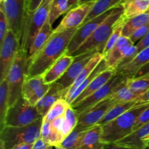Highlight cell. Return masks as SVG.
<instances>
[{
    "instance_id": "8d00e7d4",
    "label": "cell",
    "mask_w": 149,
    "mask_h": 149,
    "mask_svg": "<svg viewBox=\"0 0 149 149\" xmlns=\"http://www.w3.org/2000/svg\"><path fill=\"white\" fill-rule=\"evenodd\" d=\"M125 17L124 16H122V17L121 18V20H119L118 24L116 25V28L113 30V33H112L111 36H110V38L109 39L108 42H106V45H105V48L103 49V57L106 55H107L108 52L113 47V46L115 45V44L116 43V42L118 41V39L122 36V28H123L124 23H125Z\"/></svg>"
},
{
    "instance_id": "f6af8a7d",
    "label": "cell",
    "mask_w": 149,
    "mask_h": 149,
    "mask_svg": "<svg viewBox=\"0 0 149 149\" xmlns=\"http://www.w3.org/2000/svg\"><path fill=\"white\" fill-rule=\"evenodd\" d=\"M137 101L142 105L149 104V89L141 97H139V99Z\"/></svg>"
},
{
    "instance_id": "603a6c76",
    "label": "cell",
    "mask_w": 149,
    "mask_h": 149,
    "mask_svg": "<svg viewBox=\"0 0 149 149\" xmlns=\"http://www.w3.org/2000/svg\"><path fill=\"white\" fill-rule=\"evenodd\" d=\"M126 19L143 14L149 10V0H123L120 4Z\"/></svg>"
},
{
    "instance_id": "681fc988",
    "label": "cell",
    "mask_w": 149,
    "mask_h": 149,
    "mask_svg": "<svg viewBox=\"0 0 149 149\" xmlns=\"http://www.w3.org/2000/svg\"><path fill=\"white\" fill-rule=\"evenodd\" d=\"M97 0H80L79 3V4H85V3H89V2H95Z\"/></svg>"
},
{
    "instance_id": "2e32d148",
    "label": "cell",
    "mask_w": 149,
    "mask_h": 149,
    "mask_svg": "<svg viewBox=\"0 0 149 149\" xmlns=\"http://www.w3.org/2000/svg\"><path fill=\"white\" fill-rule=\"evenodd\" d=\"M133 45H135L130 38L123 36H121L113 47L108 52L107 55L103 57L109 68L115 71L125 54Z\"/></svg>"
},
{
    "instance_id": "ffe728a7",
    "label": "cell",
    "mask_w": 149,
    "mask_h": 149,
    "mask_svg": "<svg viewBox=\"0 0 149 149\" xmlns=\"http://www.w3.org/2000/svg\"><path fill=\"white\" fill-rule=\"evenodd\" d=\"M60 99H63V90L58 82L51 84L49 91L36 103V107L39 114L45 117L49 109Z\"/></svg>"
},
{
    "instance_id": "db71d44e",
    "label": "cell",
    "mask_w": 149,
    "mask_h": 149,
    "mask_svg": "<svg viewBox=\"0 0 149 149\" xmlns=\"http://www.w3.org/2000/svg\"><path fill=\"white\" fill-rule=\"evenodd\" d=\"M46 149H52V146H47V148Z\"/></svg>"
},
{
    "instance_id": "c3c4849f",
    "label": "cell",
    "mask_w": 149,
    "mask_h": 149,
    "mask_svg": "<svg viewBox=\"0 0 149 149\" xmlns=\"http://www.w3.org/2000/svg\"><path fill=\"white\" fill-rule=\"evenodd\" d=\"M80 0H68V11L79 5Z\"/></svg>"
},
{
    "instance_id": "60d3db41",
    "label": "cell",
    "mask_w": 149,
    "mask_h": 149,
    "mask_svg": "<svg viewBox=\"0 0 149 149\" xmlns=\"http://www.w3.org/2000/svg\"><path fill=\"white\" fill-rule=\"evenodd\" d=\"M43 0H26V10L27 13H34L41 5Z\"/></svg>"
},
{
    "instance_id": "74e56055",
    "label": "cell",
    "mask_w": 149,
    "mask_h": 149,
    "mask_svg": "<svg viewBox=\"0 0 149 149\" xmlns=\"http://www.w3.org/2000/svg\"><path fill=\"white\" fill-rule=\"evenodd\" d=\"M148 123H149V105L137 118L133 127V132L138 130Z\"/></svg>"
},
{
    "instance_id": "83f0119b",
    "label": "cell",
    "mask_w": 149,
    "mask_h": 149,
    "mask_svg": "<svg viewBox=\"0 0 149 149\" xmlns=\"http://www.w3.org/2000/svg\"><path fill=\"white\" fill-rule=\"evenodd\" d=\"M141 103H138V101H132L128 102V103H118L114 107L112 108L107 114L103 117V119L100 121L97 125L103 126L109 122H111L113 119H116L117 117L120 116L121 115L124 114L128 111L131 110L132 109L135 108V106H141Z\"/></svg>"
},
{
    "instance_id": "d6a6232c",
    "label": "cell",
    "mask_w": 149,
    "mask_h": 149,
    "mask_svg": "<svg viewBox=\"0 0 149 149\" xmlns=\"http://www.w3.org/2000/svg\"><path fill=\"white\" fill-rule=\"evenodd\" d=\"M64 116H65V122L62 130V135L64 138H65L77 127L79 115L74 110V109L69 106Z\"/></svg>"
},
{
    "instance_id": "d4e9b609",
    "label": "cell",
    "mask_w": 149,
    "mask_h": 149,
    "mask_svg": "<svg viewBox=\"0 0 149 149\" xmlns=\"http://www.w3.org/2000/svg\"><path fill=\"white\" fill-rule=\"evenodd\" d=\"M102 127L96 125L87 131L80 149H103L105 143L101 141Z\"/></svg>"
},
{
    "instance_id": "8992f818",
    "label": "cell",
    "mask_w": 149,
    "mask_h": 149,
    "mask_svg": "<svg viewBox=\"0 0 149 149\" xmlns=\"http://www.w3.org/2000/svg\"><path fill=\"white\" fill-rule=\"evenodd\" d=\"M36 106L29 104L22 96L8 108L4 119V126L25 127L42 119Z\"/></svg>"
},
{
    "instance_id": "8fae6325",
    "label": "cell",
    "mask_w": 149,
    "mask_h": 149,
    "mask_svg": "<svg viewBox=\"0 0 149 149\" xmlns=\"http://www.w3.org/2000/svg\"><path fill=\"white\" fill-rule=\"evenodd\" d=\"M20 41L12 31L8 30L0 51V81L7 79L10 68L14 61L16 54L20 49Z\"/></svg>"
},
{
    "instance_id": "4316f807",
    "label": "cell",
    "mask_w": 149,
    "mask_h": 149,
    "mask_svg": "<svg viewBox=\"0 0 149 149\" xmlns=\"http://www.w3.org/2000/svg\"><path fill=\"white\" fill-rule=\"evenodd\" d=\"M148 23H149V13H148L139 15L131 18H125L122 28V36L130 38L137 29Z\"/></svg>"
},
{
    "instance_id": "7a4b0ae2",
    "label": "cell",
    "mask_w": 149,
    "mask_h": 149,
    "mask_svg": "<svg viewBox=\"0 0 149 149\" xmlns=\"http://www.w3.org/2000/svg\"><path fill=\"white\" fill-rule=\"evenodd\" d=\"M148 105L135 106L124 114L102 127V142L106 143H116L133 132V127L137 118L147 108Z\"/></svg>"
},
{
    "instance_id": "cb8c5ba5",
    "label": "cell",
    "mask_w": 149,
    "mask_h": 149,
    "mask_svg": "<svg viewBox=\"0 0 149 149\" xmlns=\"http://www.w3.org/2000/svg\"><path fill=\"white\" fill-rule=\"evenodd\" d=\"M54 30H52V24L49 23V19L45 23L43 27L42 28L40 31L37 34V36L35 38L34 41L32 43L31 46L29 48V51H28V54H29V58H32L33 55H36L41 49L44 47V45L46 44L48 39L50 38L53 33Z\"/></svg>"
},
{
    "instance_id": "b9f144b4",
    "label": "cell",
    "mask_w": 149,
    "mask_h": 149,
    "mask_svg": "<svg viewBox=\"0 0 149 149\" xmlns=\"http://www.w3.org/2000/svg\"><path fill=\"white\" fill-rule=\"evenodd\" d=\"M138 54L149 47V32L135 45Z\"/></svg>"
},
{
    "instance_id": "6da1fadb",
    "label": "cell",
    "mask_w": 149,
    "mask_h": 149,
    "mask_svg": "<svg viewBox=\"0 0 149 149\" xmlns=\"http://www.w3.org/2000/svg\"><path fill=\"white\" fill-rule=\"evenodd\" d=\"M79 28L54 32L43 47L32 58H29L26 78L41 76L61 56L65 54L73 36Z\"/></svg>"
},
{
    "instance_id": "9c48e42d",
    "label": "cell",
    "mask_w": 149,
    "mask_h": 149,
    "mask_svg": "<svg viewBox=\"0 0 149 149\" xmlns=\"http://www.w3.org/2000/svg\"><path fill=\"white\" fill-rule=\"evenodd\" d=\"M0 7L3 9L7 17L9 30L16 35L20 43L27 15L26 0H5L0 4Z\"/></svg>"
},
{
    "instance_id": "7bdbcfd3",
    "label": "cell",
    "mask_w": 149,
    "mask_h": 149,
    "mask_svg": "<svg viewBox=\"0 0 149 149\" xmlns=\"http://www.w3.org/2000/svg\"><path fill=\"white\" fill-rule=\"evenodd\" d=\"M103 149H138V148H132V147H129V146H125L119 145V144L113 143L105 144Z\"/></svg>"
},
{
    "instance_id": "7c38bea8",
    "label": "cell",
    "mask_w": 149,
    "mask_h": 149,
    "mask_svg": "<svg viewBox=\"0 0 149 149\" xmlns=\"http://www.w3.org/2000/svg\"><path fill=\"white\" fill-rule=\"evenodd\" d=\"M103 49L104 48H99V49L90 51L87 53L75 56V59L73 63L70 65L63 76L57 81L60 84L63 90V99H65L66 91L71 87L76 79L81 74V71L91 61L93 56L97 52H101L103 54Z\"/></svg>"
},
{
    "instance_id": "277c9868",
    "label": "cell",
    "mask_w": 149,
    "mask_h": 149,
    "mask_svg": "<svg viewBox=\"0 0 149 149\" xmlns=\"http://www.w3.org/2000/svg\"><path fill=\"white\" fill-rule=\"evenodd\" d=\"M43 118L25 127L4 126L0 131L1 149H12L22 143H35L41 138Z\"/></svg>"
},
{
    "instance_id": "d6986e66",
    "label": "cell",
    "mask_w": 149,
    "mask_h": 149,
    "mask_svg": "<svg viewBox=\"0 0 149 149\" xmlns=\"http://www.w3.org/2000/svg\"><path fill=\"white\" fill-rule=\"evenodd\" d=\"M149 63V47L143 49L135 56L129 63L116 69V72L127 78L135 77L137 73Z\"/></svg>"
},
{
    "instance_id": "11a10c76",
    "label": "cell",
    "mask_w": 149,
    "mask_h": 149,
    "mask_svg": "<svg viewBox=\"0 0 149 149\" xmlns=\"http://www.w3.org/2000/svg\"><path fill=\"white\" fill-rule=\"evenodd\" d=\"M4 1H5V0H0V4H1V3H4Z\"/></svg>"
},
{
    "instance_id": "f907efd6",
    "label": "cell",
    "mask_w": 149,
    "mask_h": 149,
    "mask_svg": "<svg viewBox=\"0 0 149 149\" xmlns=\"http://www.w3.org/2000/svg\"><path fill=\"white\" fill-rule=\"evenodd\" d=\"M52 0H43V2H42V4H50L52 3Z\"/></svg>"
},
{
    "instance_id": "3957f363",
    "label": "cell",
    "mask_w": 149,
    "mask_h": 149,
    "mask_svg": "<svg viewBox=\"0 0 149 149\" xmlns=\"http://www.w3.org/2000/svg\"><path fill=\"white\" fill-rule=\"evenodd\" d=\"M123 16V9L121 6L113 9L111 14L96 29L92 36L81 45L73 54V56L82 55L99 48H105L106 42L111 36L119 20Z\"/></svg>"
},
{
    "instance_id": "4fadbf2b",
    "label": "cell",
    "mask_w": 149,
    "mask_h": 149,
    "mask_svg": "<svg viewBox=\"0 0 149 149\" xmlns=\"http://www.w3.org/2000/svg\"><path fill=\"white\" fill-rule=\"evenodd\" d=\"M116 8V7H115ZM106 12L97 17H95L93 20L87 22L84 24H82L78 29L77 32L73 36L69 45H68L65 54L68 55H72L79 48L84 44L90 36H92L95 31L97 27L101 24L102 22L111 14L112 10Z\"/></svg>"
},
{
    "instance_id": "f1b7e54d",
    "label": "cell",
    "mask_w": 149,
    "mask_h": 149,
    "mask_svg": "<svg viewBox=\"0 0 149 149\" xmlns=\"http://www.w3.org/2000/svg\"><path fill=\"white\" fill-rule=\"evenodd\" d=\"M107 69H109V67H108L107 64H106V61H105V59L103 58V59L100 61V63L97 65V66L95 68V70L93 71V73H92V74H90V75L89 76V77H87V78L86 79L84 80L78 87H77V89L74 91V93H73L72 95L66 100L67 103L71 106V103H72L78 97V96L86 88H87V86L92 82V81H93L97 76H98L100 73L106 71V70Z\"/></svg>"
},
{
    "instance_id": "52a82bcc",
    "label": "cell",
    "mask_w": 149,
    "mask_h": 149,
    "mask_svg": "<svg viewBox=\"0 0 149 149\" xmlns=\"http://www.w3.org/2000/svg\"><path fill=\"white\" fill-rule=\"evenodd\" d=\"M50 4H42L34 13H27L23 26L20 49L29 51L35 38L49 19Z\"/></svg>"
},
{
    "instance_id": "836d02e7",
    "label": "cell",
    "mask_w": 149,
    "mask_h": 149,
    "mask_svg": "<svg viewBox=\"0 0 149 149\" xmlns=\"http://www.w3.org/2000/svg\"><path fill=\"white\" fill-rule=\"evenodd\" d=\"M68 11V0H52L49 13V21L53 24L55 20Z\"/></svg>"
},
{
    "instance_id": "f546056e",
    "label": "cell",
    "mask_w": 149,
    "mask_h": 149,
    "mask_svg": "<svg viewBox=\"0 0 149 149\" xmlns=\"http://www.w3.org/2000/svg\"><path fill=\"white\" fill-rule=\"evenodd\" d=\"M144 93H145L144 92L135 91V90H131L125 84L118 89L109 97L114 100L117 103H128V102L137 101L139 97H141Z\"/></svg>"
},
{
    "instance_id": "e0dca14e",
    "label": "cell",
    "mask_w": 149,
    "mask_h": 149,
    "mask_svg": "<svg viewBox=\"0 0 149 149\" xmlns=\"http://www.w3.org/2000/svg\"><path fill=\"white\" fill-rule=\"evenodd\" d=\"M75 57L64 54L57 60L43 74V80L45 84H52L57 82L66 72L70 65L73 63Z\"/></svg>"
},
{
    "instance_id": "f35d334b",
    "label": "cell",
    "mask_w": 149,
    "mask_h": 149,
    "mask_svg": "<svg viewBox=\"0 0 149 149\" xmlns=\"http://www.w3.org/2000/svg\"><path fill=\"white\" fill-rule=\"evenodd\" d=\"M9 26L7 17H6L4 12L1 7H0V42H2L6 33L8 31Z\"/></svg>"
},
{
    "instance_id": "ac0fdd59",
    "label": "cell",
    "mask_w": 149,
    "mask_h": 149,
    "mask_svg": "<svg viewBox=\"0 0 149 149\" xmlns=\"http://www.w3.org/2000/svg\"><path fill=\"white\" fill-rule=\"evenodd\" d=\"M116 74V71H113V70L109 69L106 70V71H103V72L100 73L98 76L95 77L94 79L92 81V82L87 86V88L78 96L77 99L71 103V106H74L75 105H77V103L81 102V100H84L85 98H87V97L90 96L91 95H93V93H95V92H97V90H100L102 87L105 85L106 83H108L109 81V80L113 77V76Z\"/></svg>"
},
{
    "instance_id": "bcb514c9",
    "label": "cell",
    "mask_w": 149,
    "mask_h": 149,
    "mask_svg": "<svg viewBox=\"0 0 149 149\" xmlns=\"http://www.w3.org/2000/svg\"><path fill=\"white\" fill-rule=\"evenodd\" d=\"M146 74H149V63H147L146 65H144V66L137 73V74L135 75V77H141V76L146 75Z\"/></svg>"
},
{
    "instance_id": "1f68e13d",
    "label": "cell",
    "mask_w": 149,
    "mask_h": 149,
    "mask_svg": "<svg viewBox=\"0 0 149 149\" xmlns=\"http://www.w3.org/2000/svg\"><path fill=\"white\" fill-rule=\"evenodd\" d=\"M8 84L7 79L0 81V127H4V119L9 108Z\"/></svg>"
},
{
    "instance_id": "5bb4252c",
    "label": "cell",
    "mask_w": 149,
    "mask_h": 149,
    "mask_svg": "<svg viewBox=\"0 0 149 149\" xmlns=\"http://www.w3.org/2000/svg\"><path fill=\"white\" fill-rule=\"evenodd\" d=\"M51 84H45L42 76L26 78L22 87L21 96L32 106L36 103L49 91Z\"/></svg>"
},
{
    "instance_id": "f5cc1de1",
    "label": "cell",
    "mask_w": 149,
    "mask_h": 149,
    "mask_svg": "<svg viewBox=\"0 0 149 149\" xmlns=\"http://www.w3.org/2000/svg\"><path fill=\"white\" fill-rule=\"evenodd\" d=\"M55 149H65V148H63V147H61V146H56V147H55Z\"/></svg>"
},
{
    "instance_id": "484cf974",
    "label": "cell",
    "mask_w": 149,
    "mask_h": 149,
    "mask_svg": "<svg viewBox=\"0 0 149 149\" xmlns=\"http://www.w3.org/2000/svg\"><path fill=\"white\" fill-rule=\"evenodd\" d=\"M123 0H97L95 2L91 11L86 17L83 24L106 12L120 6Z\"/></svg>"
},
{
    "instance_id": "e575fe53",
    "label": "cell",
    "mask_w": 149,
    "mask_h": 149,
    "mask_svg": "<svg viewBox=\"0 0 149 149\" xmlns=\"http://www.w3.org/2000/svg\"><path fill=\"white\" fill-rule=\"evenodd\" d=\"M69 106L65 99H60L51 107L46 116L43 118V121L52 122L54 119L63 116Z\"/></svg>"
},
{
    "instance_id": "ee69618b",
    "label": "cell",
    "mask_w": 149,
    "mask_h": 149,
    "mask_svg": "<svg viewBox=\"0 0 149 149\" xmlns=\"http://www.w3.org/2000/svg\"><path fill=\"white\" fill-rule=\"evenodd\" d=\"M47 146H49L42 139V138H39V140L35 142V143L33 144V148L32 149H46L47 148Z\"/></svg>"
},
{
    "instance_id": "ab89813d",
    "label": "cell",
    "mask_w": 149,
    "mask_h": 149,
    "mask_svg": "<svg viewBox=\"0 0 149 149\" xmlns=\"http://www.w3.org/2000/svg\"><path fill=\"white\" fill-rule=\"evenodd\" d=\"M149 32V23L146 25H144L142 27L137 29L134 33L130 36V39L133 42L134 44L138 42V40H141L143 37L146 36Z\"/></svg>"
},
{
    "instance_id": "30bf717a",
    "label": "cell",
    "mask_w": 149,
    "mask_h": 149,
    "mask_svg": "<svg viewBox=\"0 0 149 149\" xmlns=\"http://www.w3.org/2000/svg\"><path fill=\"white\" fill-rule=\"evenodd\" d=\"M118 104L114 100L108 97L106 100L83 112L79 116L78 124L76 127L83 130H88L98 125L108 112Z\"/></svg>"
},
{
    "instance_id": "9a60e30c",
    "label": "cell",
    "mask_w": 149,
    "mask_h": 149,
    "mask_svg": "<svg viewBox=\"0 0 149 149\" xmlns=\"http://www.w3.org/2000/svg\"><path fill=\"white\" fill-rule=\"evenodd\" d=\"M94 4L95 2L85 3L71 9L66 13L56 29H54V32H60L66 29L79 28L91 11Z\"/></svg>"
},
{
    "instance_id": "7dc6e473",
    "label": "cell",
    "mask_w": 149,
    "mask_h": 149,
    "mask_svg": "<svg viewBox=\"0 0 149 149\" xmlns=\"http://www.w3.org/2000/svg\"><path fill=\"white\" fill-rule=\"evenodd\" d=\"M34 144V143H33ZM33 144L32 143H22L15 146L12 149H32L33 148Z\"/></svg>"
},
{
    "instance_id": "7402d4cb",
    "label": "cell",
    "mask_w": 149,
    "mask_h": 149,
    "mask_svg": "<svg viewBox=\"0 0 149 149\" xmlns=\"http://www.w3.org/2000/svg\"><path fill=\"white\" fill-rule=\"evenodd\" d=\"M103 59V55L101 52H97L95 55L93 56V58H92L91 61L89 62V63L87 64L85 66V68L83 69V71H81V74L77 77V78L76 79L74 82L73 83V84L71 85V87L68 89L66 91L65 95V100H67L71 95H72L73 93H74L76 90L77 89V87L90 75V74L93 73V71H94L95 68L97 66L99 63H100V61Z\"/></svg>"
},
{
    "instance_id": "816d5d0a",
    "label": "cell",
    "mask_w": 149,
    "mask_h": 149,
    "mask_svg": "<svg viewBox=\"0 0 149 149\" xmlns=\"http://www.w3.org/2000/svg\"><path fill=\"white\" fill-rule=\"evenodd\" d=\"M146 148H149V140L146 142Z\"/></svg>"
},
{
    "instance_id": "d590c367",
    "label": "cell",
    "mask_w": 149,
    "mask_h": 149,
    "mask_svg": "<svg viewBox=\"0 0 149 149\" xmlns=\"http://www.w3.org/2000/svg\"><path fill=\"white\" fill-rule=\"evenodd\" d=\"M126 85L131 90L146 93L149 89V74L128 78Z\"/></svg>"
},
{
    "instance_id": "44dd1931",
    "label": "cell",
    "mask_w": 149,
    "mask_h": 149,
    "mask_svg": "<svg viewBox=\"0 0 149 149\" xmlns=\"http://www.w3.org/2000/svg\"><path fill=\"white\" fill-rule=\"evenodd\" d=\"M149 140V123L144 125L129 136L115 143L119 145L138 149H146V142Z\"/></svg>"
},
{
    "instance_id": "4dcf8cb0",
    "label": "cell",
    "mask_w": 149,
    "mask_h": 149,
    "mask_svg": "<svg viewBox=\"0 0 149 149\" xmlns=\"http://www.w3.org/2000/svg\"><path fill=\"white\" fill-rule=\"evenodd\" d=\"M88 130H83L75 127V129L63 141L60 146L65 149H80L84 136Z\"/></svg>"
},
{
    "instance_id": "5b68a950",
    "label": "cell",
    "mask_w": 149,
    "mask_h": 149,
    "mask_svg": "<svg viewBox=\"0 0 149 149\" xmlns=\"http://www.w3.org/2000/svg\"><path fill=\"white\" fill-rule=\"evenodd\" d=\"M29 63L27 51L19 49L7 77L9 107L14 104L21 96L22 87L27 76Z\"/></svg>"
},
{
    "instance_id": "ba28073f",
    "label": "cell",
    "mask_w": 149,
    "mask_h": 149,
    "mask_svg": "<svg viewBox=\"0 0 149 149\" xmlns=\"http://www.w3.org/2000/svg\"><path fill=\"white\" fill-rule=\"evenodd\" d=\"M127 77L116 72L109 82L106 83L100 90L84 100H81L74 106H72V108L74 109L79 115L81 114V113L89 110L97 103L112 95L118 89L127 84Z\"/></svg>"
}]
</instances>
